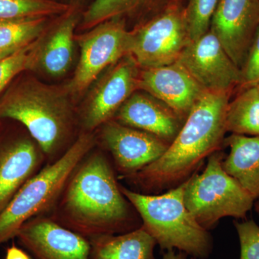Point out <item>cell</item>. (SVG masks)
Here are the masks:
<instances>
[{"label":"cell","instance_id":"1","mask_svg":"<svg viewBox=\"0 0 259 259\" xmlns=\"http://www.w3.org/2000/svg\"><path fill=\"white\" fill-rule=\"evenodd\" d=\"M136 213L108 158L94 148L73 171L47 216L90 239L137 229L142 224Z\"/></svg>","mask_w":259,"mask_h":259},{"label":"cell","instance_id":"2","mask_svg":"<svg viewBox=\"0 0 259 259\" xmlns=\"http://www.w3.org/2000/svg\"><path fill=\"white\" fill-rule=\"evenodd\" d=\"M21 74L0 97V120L18 122L41 148L47 163L74 144L77 110L67 85H51Z\"/></svg>","mask_w":259,"mask_h":259},{"label":"cell","instance_id":"3","mask_svg":"<svg viewBox=\"0 0 259 259\" xmlns=\"http://www.w3.org/2000/svg\"><path fill=\"white\" fill-rule=\"evenodd\" d=\"M229 97L228 93L206 92L163 156L125 179L149 192L173 188L187 180L224 142Z\"/></svg>","mask_w":259,"mask_h":259},{"label":"cell","instance_id":"4","mask_svg":"<svg viewBox=\"0 0 259 259\" xmlns=\"http://www.w3.org/2000/svg\"><path fill=\"white\" fill-rule=\"evenodd\" d=\"M186 184L185 180L160 195L140 193L121 185L120 190L161 250L177 249L192 258L207 259L212 252V238L186 207Z\"/></svg>","mask_w":259,"mask_h":259},{"label":"cell","instance_id":"5","mask_svg":"<svg viewBox=\"0 0 259 259\" xmlns=\"http://www.w3.org/2000/svg\"><path fill=\"white\" fill-rule=\"evenodd\" d=\"M96 145L95 133H80L64 155L46 164L20 189L0 214V246L15 238L30 220L49 215L73 171Z\"/></svg>","mask_w":259,"mask_h":259},{"label":"cell","instance_id":"6","mask_svg":"<svg viewBox=\"0 0 259 259\" xmlns=\"http://www.w3.org/2000/svg\"><path fill=\"white\" fill-rule=\"evenodd\" d=\"M219 151L208 157L202 174L186 182L184 201L189 212L204 229H212L223 218L245 219L255 199L223 167Z\"/></svg>","mask_w":259,"mask_h":259},{"label":"cell","instance_id":"7","mask_svg":"<svg viewBox=\"0 0 259 259\" xmlns=\"http://www.w3.org/2000/svg\"><path fill=\"white\" fill-rule=\"evenodd\" d=\"M184 6L182 0L175 2L131 30L129 54L141 69L166 66L178 60L190 42Z\"/></svg>","mask_w":259,"mask_h":259},{"label":"cell","instance_id":"8","mask_svg":"<svg viewBox=\"0 0 259 259\" xmlns=\"http://www.w3.org/2000/svg\"><path fill=\"white\" fill-rule=\"evenodd\" d=\"M130 35L127 23L120 18L107 20L76 35L79 60L73 77L66 83L74 102L85 95L103 71L128 55Z\"/></svg>","mask_w":259,"mask_h":259},{"label":"cell","instance_id":"9","mask_svg":"<svg viewBox=\"0 0 259 259\" xmlns=\"http://www.w3.org/2000/svg\"><path fill=\"white\" fill-rule=\"evenodd\" d=\"M141 69L128 54L95 81L77 110L80 132L94 133L114 118L126 100L139 90Z\"/></svg>","mask_w":259,"mask_h":259},{"label":"cell","instance_id":"10","mask_svg":"<svg viewBox=\"0 0 259 259\" xmlns=\"http://www.w3.org/2000/svg\"><path fill=\"white\" fill-rule=\"evenodd\" d=\"M177 61L208 93L230 94L242 83L241 70L210 30L189 42Z\"/></svg>","mask_w":259,"mask_h":259},{"label":"cell","instance_id":"11","mask_svg":"<svg viewBox=\"0 0 259 259\" xmlns=\"http://www.w3.org/2000/svg\"><path fill=\"white\" fill-rule=\"evenodd\" d=\"M98 129L100 141L111 154L116 169L123 178L157 161L170 145L153 135L122 125L114 119Z\"/></svg>","mask_w":259,"mask_h":259},{"label":"cell","instance_id":"12","mask_svg":"<svg viewBox=\"0 0 259 259\" xmlns=\"http://www.w3.org/2000/svg\"><path fill=\"white\" fill-rule=\"evenodd\" d=\"M46 164L41 148L25 127L5 134L0 131V214Z\"/></svg>","mask_w":259,"mask_h":259},{"label":"cell","instance_id":"13","mask_svg":"<svg viewBox=\"0 0 259 259\" xmlns=\"http://www.w3.org/2000/svg\"><path fill=\"white\" fill-rule=\"evenodd\" d=\"M259 28V0H219L211 30L241 71Z\"/></svg>","mask_w":259,"mask_h":259},{"label":"cell","instance_id":"14","mask_svg":"<svg viewBox=\"0 0 259 259\" xmlns=\"http://www.w3.org/2000/svg\"><path fill=\"white\" fill-rule=\"evenodd\" d=\"M15 238L35 259H90V240L47 215L25 223Z\"/></svg>","mask_w":259,"mask_h":259},{"label":"cell","instance_id":"15","mask_svg":"<svg viewBox=\"0 0 259 259\" xmlns=\"http://www.w3.org/2000/svg\"><path fill=\"white\" fill-rule=\"evenodd\" d=\"M83 8L74 6L59 16L51 18L34 42L35 69L59 77L69 71L74 57L75 30L79 27Z\"/></svg>","mask_w":259,"mask_h":259},{"label":"cell","instance_id":"16","mask_svg":"<svg viewBox=\"0 0 259 259\" xmlns=\"http://www.w3.org/2000/svg\"><path fill=\"white\" fill-rule=\"evenodd\" d=\"M139 89L163 102L185 120L206 93L178 61L141 69Z\"/></svg>","mask_w":259,"mask_h":259},{"label":"cell","instance_id":"17","mask_svg":"<svg viewBox=\"0 0 259 259\" xmlns=\"http://www.w3.org/2000/svg\"><path fill=\"white\" fill-rule=\"evenodd\" d=\"M114 120L171 144L185 119L149 94L138 90L121 106Z\"/></svg>","mask_w":259,"mask_h":259},{"label":"cell","instance_id":"18","mask_svg":"<svg viewBox=\"0 0 259 259\" xmlns=\"http://www.w3.org/2000/svg\"><path fill=\"white\" fill-rule=\"evenodd\" d=\"M178 0H93L83 10L78 28L88 30L112 19H138L139 24Z\"/></svg>","mask_w":259,"mask_h":259},{"label":"cell","instance_id":"19","mask_svg":"<svg viewBox=\"0 0 259 259\" xmlns=\"http://www.w3.org/2000/svg\"><path fill=\"white\" fill-rule=\"evenodd\" d=\"M224 142L230 147L223 160L225 171L253 198H259V136L233 134Z\"/></svg>","mask_w":259,"mask_h":259},{"label":"cell","instance_id":"20","mask_svg":"<svg viewBox=\"0 0 259 259\" xmlns=\"http://www.w3.org/2000/svg\"><path fill=\"white\" fill-rule=\"evenodd\" d=\"M90 259H156L157 245L144 227L122 233L90 238Z\"/></svg>","mask_w":259,"mask_h":259},{"label":"cell","instance_id":"21","mask_svg":"<svg viewBox=\"0 0 259 259\" xmlns=\"http://www.w3.org/2000/svg\"><path fill=\"white\" fill-rule=\"evenodd\" d=\"M227 132L259 136V93L255 85L246 87L227 107Z\"/></svg>","mask_w":259,"mask_h":259},{"label":"cell","instance_id":"22","mask_svg":"<svg viewBox=\"0 0 259 259\" xmlns=\"http://www.w3.org/2000/svg\"><path fill=\"white\" fill-rule=\"evenodd\" d=\"M51 19L0 22V60L16 54L35 41Z\"/></svg>","mask_w":259,"mask_h":259},{"label":"cell","instance_id":"23","mask_svg":"<svg viewBox=\"0 0 259 259\" xmlns=\"http://www.w3.org/2000/svg\"><path fill=\"white\" fill-rule=\"evenodd\" d=\"M74 6L53 0H0V22L52 18Z\"/></svg>","mask_w":259,"mask_h":259},{"label":"cell","instance_id":"24","mask_svg":"<svg viewBox=\"0 0 259 259\" xmlns=\"http://www.w3.org/2000/svg\"><path fill=\"white\" fill-rule=\"evenodd\" d=\"M218 2L219 0H188L184 6V17L190 41L197 40L209 31Z\"/></svg>","mask_w":259,"mask_h":259},{"label":"cell","instance_id":"25","mask_svg":"<svg viewBox=\"0 0 259 259\" xmlns=\"http://www.w3.org/2000/svg\"><path fill=\"white\" fill-rule=\"evenodd\" d=\"M34 42L16 54L0 60V97L19 75L26 71H34L35 59Z\"/></svg>","mask_w":259,"mask_h":259},{"label":"cell","instance_id":"26","mask_svg":"<svg viewBox=\"0 0 259 259\" xmlns=\"http://www.w3.org/2000/svg\"><path fill=\"white\" fill-rule=\"evenodd\" d=\"M241 245L240 259H259V226L252 221L234 222Z\"/></svg>","mask_w":259,"mask_h":259},{"label":"cell","instance_id":"27","mask_svg":"<svg viewBox=\"0 0 259 259\" xmlns=\"http://www.w3.org/2000/svg\"><path fill=\"white\" fill-rule=\"evenodd\" d=\"M241 75V83L246 87L255 85L259 80V28L242 67Z\"/></svg>","mask_w":259,"mask_h":259},{"label":"cell","instance_id":"28","mask_svg":"<svg viewBox=\"0 0 259 259\" xmlns=\"http://www.w3.org/2000/svg\"><path fill=\"white\" fill-rule=\"evenodd\" d=\"M5 259H32L21 248L13 244L7 249L6 258Z\"/></svg>","mask_w":259,"mask_h":259},{"label":"cell","instance_id":"29","mask_svg":"<svg viewBox=\"0 0 259 259\" xmlns=\"http://www.w3.org/2000/svg\"><path fill=\"white\" fill-rule=\"evenodd\" d=\"M53 1L58 2V3H63L69 5H74V6H79L82 8L83 10L87 8L86 3L90 5L93 0H53Z\"/></svg>","mask_w":259,"mask_h":259},{"label":"cell","instance_id":"30","mask_svg":"<svg viewBox=\"0 0 259 259\" xmlns=\"http://www.w3.org/2000/svg\"><path fill=\"white\" fill-rule=\"evenodd\" d=\"M188 255L182 251L177 253L175 250H166L162 259H187Z\"/></svg>","mask_w":259,"mask_h":259},{"label":"cell","instance_id":"31","mask_svg":"<svg viewBox=\"0 0 259 259\" xmlns=\"http://www.w3.org/2000/svg\"><path fill=\"white\" fill-rule=\"evenodd\" d=\"M255 211H256V212L258 213V214L259 215V199L258 200V202H257L255 204Z\"/></svg>","mask_w":259,"mask_h":259},{"label":"cell","instance_id":"32","mask_svg":"<svg viewBox=\"0 0 259 259\" xmlns=\"http://www.w3.org/2000/svg\"><path fill=\"white\" fill-rule=\"evenodd\" d=\"M255 87H256L257 90H258V93H259V80L258 81H257L256 83H255Z\"/></svg>","mask_w":259,"mask_h":259},{"label":"cell","instance_id":"33","mask_svg":"<svg viewBox=\"0 0 259 259\" xmlns=\"http://www.w3.org/2000/svg\"><path fill=\"white\" fill-rule=\"evenodd\" d=\"M0 123H1V120H0Z\"/></svg>","mask_w":259,"mask_h":259},{"label":"cell","instance_id":"34","mask_svg":"<svg viewBox=\"0 0 259 259\" xmlns=\"http://www.w3.org/2000/svg\"><path fill=\"white\" fill-rule=\"evenodd\" d=\"M191 259H196V258H191Z\"/></svg>","mask_w":259,"mask_h":259},{"label":"cell","instance_id":"35","mask_svg":"<svg viewBox=\"0 0 259 259\" xmlns=\"http://www.w3.org/2000/svg\"><path fill=\"white\" fill-rule=\"evenodd\" d=\"M0 127H1V123H0Z\"/></svg>","mask_w":259,"mask_h":259}]
</instances>
